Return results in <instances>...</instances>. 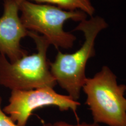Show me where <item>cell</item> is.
Instances as JSON below:
<instances>
[{
	"instance_id": "obj_6",
	"label": "cell",
	"mask_w": 126,
	"mask_h": 126,
	"mask_svg": "<svg viewBox=\"0 0 126 126\" xmlns=\"http://www.w3.org/2000/svg\"><path fill=\"white\" fill-rule=\"evenodd\" d=\"M18 0H4V11L0 17V54L10 62L28 54L20 46L22 39L28 36L19 15Z\"/></svg>"
},
{
	"instance_id": "obj_7",
	"label": "cell",
	"mask_w": 126,
	"mask_h": 126,
	"mask_svg": "<svg viewBox=\"0 0 126 126\" xmlns=\"http://www.w3.org/2000/svg\"><path fill=\"white\" fill-rule=\"evenodd\" d=\"M39 4L53 5L68 11H81L93 16L95 9L91 0H29Z\"/></svg>"
},
{
	"instance_id": "obj_4",
	"label": "cell",
	"mask_w": 126,
	"mask_h": 126,
	"mask_svg": "<svg viewBox=\"0 0 126 126\" xmlns=\"http://www.w3.org/2000/svg\"><path fill=\"white\" fill-rule=\"evenodd\" d=\"M20 19L28 31L40 33L57 48L72 47L76 37L64 30L68 20L81 22L88 15L81 11H68L53 5L18 0Z\"/></svg>"
},
{
	"instance_id": "obj_10",
	"label": "cell",
	"mask_w": 126,
	"mask_h": 126,
	"mask_svg": "<svg viewBox=\"0 0 126 126\" xmlns=\"http://www.w3.org/2000/svg\"><path fill=\"white\" fill-rule=\"evenodd\" d=\"M43 126H50L49 123H46V124H43Z\"/></svg>"
},
{
	"instance_id": "obj_2",
	"label": "cell",
	"mask_w": 126,
	"mask_h": 126,
	"mask_svg": "<svg viewBox=\"0 0 126 126\" xmlns=\"http://www.w3.org/2000/svg\"><path fill=\"white\" fill-rule=\"evenodd\" d=\"M28 36L36 44L37 52L10 62L0 54V85L11 91L54 88L57 82L51 74L47 52L50 45L45 37L33 32Z\"/></svg>"
},
{
	"instance_id": "obj_5",
	"label": "cell",
	"mask_w": 126,
	"mask_h": 126,
	"mask_svg": "<svg viewBox=\"0 0 126 126\" xmlns=\"http://www.w3.org/2000/svg\"><path fill=\"white\" fill-rule=\"evenodd\" d=\"M79 102L68 95L58 94L54 88L45 87L28 91H11L9 103L2 109L19 126H26L32 112L48 106L59 108L61 111L71 110L79 120L77 109Z\"/></svg>"
},
{
	"instance_id": "obj_1",
	"label": "cell",
	"mask_w": 126,
	"mask_h": 126,
	"mask_svg": "<svg viewBox=\"0 0 126 126\" xmlns=\"http://www.w3.org/2000/svg\"><path fill=\"white\" fill-rule=\"evenodd\" d=\"M108 26L103 18L92 16L89 19L80 22L75 31L84 34L83 45L74 53L64 54L59 51L55 60L50 63L51 74L57 84L67 91L68 95L78 101L84 85L86 67L89 59L95 56L94 45L97 35Z\"/></svg>"
},
{
	"instance_id": "obj_3",
	"label": "cell",
	"mask_w": 126,
	"mask_h": 126,
	"mask_svg": "<svg viewBox=\"0 0 126 126\" xmlns=\"http://www.w3.org/2000/svg\"><path fill=\"white\" fill-rule=\"evenodd\" d=\"M82 89L94 123L126 126V85L118 84L109 68L104 66L92 78H86Z\"/></svg>"
},
{
	"instance_id": "obj_8",
	"label": "cell",
	"mask_w": 126,
	"mask_h": 126,
	"mask_svg": "<svg viewBox=\"0 0 126 126\" xmlns=\"http://www.w3.org/2000/svg\"><path fill=\"white\" fill-rule=\"evenodd\" d=\"M2 97L0 96V126H19L8 116L1 108Z\"/></svg>"
},
{
	"instance_id": "obj_9",
	"label": "cell",
	"mask_w": 126,
	"mask_h": 126,
	"mask_svg": "<svg viewBox=\"0 0 126 126\" xmlns=\"http://www.w3.org/2000/svg\"><path fill=\"white\" fill-rule=\"evenodd\" d=\"M50 124V126H100L99 124L93 123H82L81 124H71L66 123L63 121H59V122H56L53 124Z\"/></svg>"
}]
</instances>
